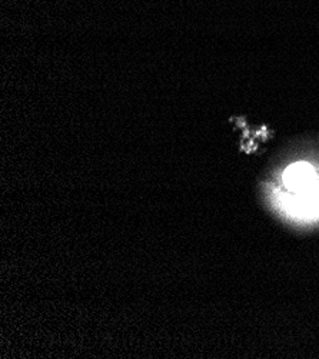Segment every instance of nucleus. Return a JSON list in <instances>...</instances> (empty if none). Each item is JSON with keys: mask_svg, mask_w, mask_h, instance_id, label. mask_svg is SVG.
Wrapping results in <instances>:
<instances>
[{"mask_svg": "<svg viewBox=\"0 0 319 359\" xmlns=\"http://www.w3.org/2000/svg\"><path fill=\"white\" fill-rule=\"evenodd\" d=\"M283 184L294 194H308L315 191V170L305 162L291 165L283 173Z\"/></svg>", "mask_w": 319, "mask_h": 359, "instance_id": "1", "label": "nucleus"}]
</instances>
